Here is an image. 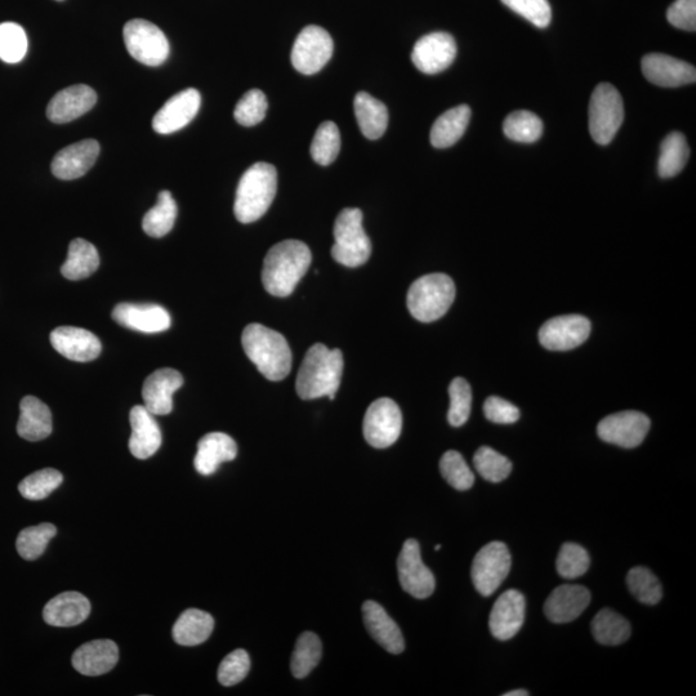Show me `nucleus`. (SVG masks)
Segmentation results:
<instances>
[{"mask_svg": "<svg viewBox=\"0 0 696 696\" xmlns=\"http://www.w3.org/2000/svg\"><path fill=\"white\" fill-rule=\"evenodd\" d=\"M502 3L539 29L551 24L552 10L548 0H502Z\"/></svg>", "mask_w": 696, "mask_h": 696, "instance_id": "50", "label": "nucleus"}, {"mask_svg": "<svg viewBox=\"0 0 696 696\" xmlns=\"http://www.w3.org/2000/svg\"><path fill=\"white\" fill-rule=\"evenodd\" d=\"M334 43L327 30L310 25L298 35L292 49L293 68L303 75L319 73L332 58Z\"/></svg>", "mask_w": 696, "mask_h": 696, "instance_id": "11", "label": "nucleus"}, {"mask_svg": "<svg viewBox=\"0 0 696 696\" xmlns=\"http://www.w3.org/2000/svg\"><path fill=\"white\" fill-rule=\"evenodd\" d=\"M119 660L118 645L111 640H95L80 646L73 655V666L84 676L110 672Z\"/></svg>", "mask_w": 696, "mask_h": 696, "instance_id": "28", "label": "nucleus"}, {"mask_svg": "<svg viewBox=\"0 0 696 696\" xmlns=\"http://www.w3.org/2000/svg\"><path fill=\"white\" fill-rule=\"evenodd\" d=\"M593 637L601 645H622L631 636V624L614 610L604 609L596 615L591 624Z\"/></svg>", "mask_w": 696, "mask_h": 696, "instance_id": "35", "label": "nucleus"}, {"mask_svg": "<svg viewBox=\"0 0 696 696\" xmlns=\"http://www.w3.org/2000/svg\"><path fill=\"white\" fill-rule=\"evenodd\" d=\"M511 553L506 544H486L472 562V583L481 596H492L508 577L511 570Z\"/></svg>", "mask_w": 696, "mask_h": 696, "instance_id": "9", "label": "nucleus"}, {"mask_svg": "<svg viewBox=\"0 0 696 696\" xmlns=\"http://www.w3.org/2000/svg\"><path fill=\"white\" fill-rule=\"evenodd\" d=\"M28 37L22 26L15 22L0 24V60L7 64H17L28 53Z\"/></svg>", "mask_w": 696, "mask_h": 696, "instance_id": "43", "label": "nucleus"}, {"mask_svg": "<svg viewBox=\"0 0 696 696\" xmlns=\"http://www.w3.org/2000/svg\"><path fill=\"white\" fill-rule=\"evenodd\" d=\"M397 573L401 587L410 596L423 600L435 592L436 580L432 571L422 560L421 547L416 539H408L404 543L399 559Z\"/></svg>", "mask_w": 696, "mask_h": 696, "instance_id": "12", "label": "nucleus"}, {"mask_svg": "<svg viewBox=\"0 0 696 696\" xmlns=\"http://www.w3.org/2000/svg\"><path fill=\"white\" fill-rule=\"evenodd\" d=\"M591 602V593L577 584H564L553 590L544 604V614L553 623L573 622L582 615Z\"/></svg>", "mask_w": 696, "mask_h": 696, "instance_id": "24", "label": "nucleus"}, {"mask_svg": "<svg viewBox=\"0 0 696 696\" xmlns=\"http://www.w3.org/2000/svg\"><path fill=\"white\" fill-rule=\"evenodd\" d=\"M278 190V172L269 163L253 164L240 178L234 204L236 218L242 223L260 220L274 202Z\"/></svg>", "mask_w": 696, "mask_h": 696, "instance_id": "4", "label": "nucleus"}, {"mask_svg": "<svg viewBox=\"0 0 696 696\" xmlns=\"http://www.w3.org/2000/svg\"><path fill=\"white\" fill-rule=\"evenodd\" d=\"M98 155L100 144L96 140L88 138L77 142L56 154L52 162V173L60 180H77L95 165Z\"/></svg>", "mask_w": 696, "mask_h": 696, "instance_id": "22", "label": "nucleus"}, {"mask_svg": "<svg viewBox=\"0 0 696 696\" xmlns=\"http://www.w3.org/2000/svg\"><path fill=\"white\" fill-rule=\"evenodd\" d=\"M543 122L532 111L519 110L507 116L503 132L510 140L521 144H533L543 135Z\"/></svg>", "mask_w": 696, "mask_h": 696, "instance_id": "39", "label": "nucleus"}, {"mask_svg": "<svg viewBox=\"0 0 696 696\" xmlns=\"http://www.w3.org/2000/svg\"><path fill=\"white\" fill-rule=\"evenodd\" d=\"M113 319L124 328L147 334L165 332L172 324L169 312L155 303H119Z\"/></svg>", "mask_w": 696, "mask_h": 696, "instance_id": "17", "label": "nucleus"}, {"mask_svg": "<svg viewBox=\"0 0 696 696\" xmlns=\"http://www.w3.org/2000/svg\"><path fill=\"white\" fill-rule=\"evenodd\" d=\"M96 102V92L91 87L78 84L62 89L52 98L47 107V116L56 124L73 122L88 113Z\"/></svg>", "mask_w": 696, "mask_h": 696, "instance_id": "23", "label": "nucleus"}, {"mask_svg": "<svg viewBox=\"0 0 696 696\" xmlns=\"http://www.w3.org/2000/svg\"><path fill=\"white\" fill-rule=\"evenodd\" d=\"M202 105V96L195 88H187L165 102L153 119V128L160 135H171L193 122Z\"/></svg>", "mask_w": 696, "mask_h": 696, "instance_id": "16", "label": "nucleus"}, {"mask_svg": "<svg viewBox=\"0 0 696 696\" xmlns=\"http://www.w3.org/2000/svg\"><path fill=\"white\" fill-rule=\"evenodd\" d=\"M669 24L685 31L696 30V0H676L667 11Z\"/></svg>", "mask_w": 696, "mask_h": 696, "instance_id": "53", "label": "nucleus"}, {"mask_svg": "<svg viewBox=\"0 0 696 696\" xmlns=\"http://www.w3.org/2000/svg\"><path fill=\"white\" fill-rule=\"evenodd\" d=\"M184 386V377L171 368L158 369L146 378L142 397L154 416H167L173 410V394Z\"/></svg>", "mask_w": 696, "mask_h": 696, "instance_id": "20", "label": "nucleus"}, {"mask_svg": "<svg viewBox=\"0 0 696 696\" xmlns=\"http://www.w3.org/2000/svg\"><path fill=\"white\" fill-rule=\"evenodd\" d=\"M457 56V43L448 33H431L418 40L413 48L412 61L423 74L441 73L453 64Z\"/></svg>", "mask_w": 696, "mask_h": 696, "instance_id": "15", "label": "nucleus"}, {"mask_svg": "<svg viewBox=\"0 0 696 696\" xmlns=\"http://www.w3.org/2000/svg\"><path fill=\"white\" fill-rule=\"evenodd\" d=\"M249 669H251V658L247 651L243 649L232 651L222 660L218 668V681L227 687L238 685L248 676Z\"/></svg>", "mask_w": 696, "mask_h": 696, "instance_id": "51", "label": "nucleus"}, {"mask_svg": "<svg viewBox=\"0 0 696 696\" xmlns=\"http://www.w3.org/2000/svg\"><path fill=\"white\" fill-rule=\"evenodd\" d=\"M454 298V281L448 275H425L409 288L408 309L414 319L432 323L443 318L453 305Z\"/></svg>", "mask_w": 696, "mask_h": 696, "instance_id": "5", "label": "nucleus"}, {"mask_svg": "<svg viewBox=\"0 0 696 696\" xmlns=\"http://www.w3.org/2000/svg\"><path fill=\"white\" fill-rule=\"evenodd\" d=\"M624 120V105L618 89L609 83L599 84L590 102V132L596 144L609 145Z\"/></svg>", "mask_w": 696, "mask_h": 696, "instance_id": "7", "label": "nucleus"}, {"mask_svg": "<svg viewBox=\"0 0 696 696\" xmlns=\"http://www.w3.org/2000/svg\"><path fill=\"white\" fill-rule=\"evenodd\" d=\"M529 693L526 690H513L510 693L504 694V696H528Z\"/></svg>", "mask_w": 696, "mask_h": 696, "instance_id": "54", "label": "nucleus"}, {"mask_svg": "<svg viewBox=\"0 0 696 696\" xmlns=\"http://www.w3.org/2000/svg\"><path fill=\"white\" fill-rule=\"evenodd\" d=\"M641 66L645 78L658 87L677 88L696 80L694 66L672 56L651 53L642 58Z\"/></svg>", "mask_w": 696, "mask_h": 696, "instance_id": "18", "label": "nucleus"}, {"mask_svg": "<svg viewBox=\"0 0 696 696\" xmlns=\"http://www.w3.org/2000/svg\"><path fill=\"white\" fill-rule=\"evenodd\" d=\"M476 471L489 483H502L510 476L512 463L504 455L495 452L489 446L477 450L474 457Z\"/></svg>", "mask_w": 696, "mask_h": 696, "instance_id": "44", "label": "nucleus"}, {"mask_svg": "<svg viewBox=\"0 0 696 696\" xmlns=\"http://www.w3.org/2000/svg\"><path fill=\"white\" fill-rule=\"evenodd\" d=\"M129 421L132 426V436L129 439V450L133 457L147 459L153 457L162 446V431L154 414L145 408V405L133 406Z\"/></svg>", "mask_w": 696, "mask_h": 696, "instance_id": "25", "label": "nucleus"}, {"mask_svg": "<svg viewBox=\"0 0 696 696\" xmlns=\"http://www.w3.org/2000/svg\"><path fill=\"white\" fill-rule=\"evenodd\" d=\"M100 266L95 245L84 239H75L70 243L68 260L61 267V274L68 280H83L89 278Z\"/></svg>", "mask_w": 696, "mask_h": 696, "instance_id": "34", "label": "nucleus"}, {"mask_svg": "<svg viewBox=\"0 0 696 696\" xmlns=\"http://www.w3.org/2000/svg\"><path fill=\"white\" fill-rule=\"evenodd\" d=\"M526 601L520 591L508 590L495 601L489 618L492 635L499 641L511 640L524 626Z\"/></svg>", "mask_w": 696, "mask_h": 696, "instance_id": "19", "label": "nucleus"}, {"mask_svg": "<svg viewBox=\"0 0 696 696\" xmlns=\"http://www.w3.org/2000/svg\"><path fill=\"white\" fill-rule=\"evenodd\" d=\"M450 408L448 421L453 427H461L471 414L472 390L466 379L455 378L449 386Z\"/></svg>", "mask_w": 696, "mask_h": 696, "instance_id": "48", "label": "nucleus"}, {"mask_svg": "<svg viewBox=\"0 0 696 696\" xmlns=\"http://www.w3.org/2000/svg\"><path fill=\"white\" fill-rule=\"evenodd\" d=\"M238 455V445L231 436L223 432H212L200 439L198 453L195 455V470L200 475H213L223 462L234 461Z\"/></svg>", "mask_w": 696, "mask_h": 696, "instance_id": "29", "label": "nucleus"}, {"mask_svg": "<svg viewBox=\"0 0 696 696\" xmlns=\"http://www.w3.org/2000/svg\"><path fill=\"white\" fill-rule=\"evenodd\" d=\"M363 618L370 636L390 654H401L405 641L401 629L381 605L374 601L364 602Z\"/></svg>", "mask_w": 696, "mask_h": 696, "instance_id": "26", "label": "nucleus"}, {"mask_svg": "<svg viewBox=\"0 0 696 696\" xmlns=\"http://www.w3.org/2000/svg\"><path fill=\"white\" fill-rule=\"evenodd\" d=\"M440 471L448 484L452 485L454 489L461 490V492L471 489L475 483L474 472L468 467L462 454L455 452V450H449L443 455L440 461Z\"/></svg>", "mask_w": 696, "mask_h": 696, "instance_id": "47", "label": "nucleus"}, {"mask_svg": "<svg viewBox=\"0 0 696 696\" xmlns=\"http://www.w3.org/2000/svg\"><path fill=\"white\" fill-rule=\"evenodd\" d=\"M342 373V352L316 343L307 351L298 372L297 394L302 400H314L324 396L333 400L341 385Z\"/></svg>", "mask_w": 696, "mask_h": 696, "instance_id": "2", "label": "nucleus"}, {"mask_svg": "<svg viewBox=\"0 0 696 696\" xmlns=\"http://www.w3.org/2000/svg\"><path fill=\"white\" fill-rule=\"evenodd\" d=\"M52 413L38 397L26 396L21 400L17 434L28 441L47 439L52 434Z\"/></svg>", "mask_w": 696, "mask_h": 696, "instance_id": "30", "label": "nucleus"}, {"mask_svg": "<svg viewBox=\"0 0 696 696\" xmlns=\"http://www.w3.org/2000/svg\"><path fill=\"white\" fill-rule=\"evenodd\" d=\"M627 584L632 595L642 604L657 605L662 600V584L653 571L637 566L629 571Z\"/></svg>", "mask_w": 696, "mask_h": 696, "instance_id": "42", "label": "nucleus"}, {"mask_svg": "<svg viewBox=\"0 0 696 696\" xmlns=\"http://www.w3.org/2000/svg\"><path fill=\"white\" fill-rule=\"evenodd\" d=\"M590 555L577 543H565L557 557V573L565 579H577L590 569Z\"/></svg>", "mask_w": 696, "mask_h": 696, "instance_id": "46", "label": "nucleus"}, {"mask_svg": "<svg viewBox=\"0 0 696 696\" xmlns=\"http://www.w3.org/2000/svg\"><path fill=\"white\" fill-rule=\"evenodd\" d=\"M310 248L300 240L275 244L263 261V287L275 297H288L311 265Z\"/></svg>", "mask_w": 696, "mask_h": 696, "instance_id": "1", "label": "nucleus"}, {"mask_svg": "<svg viewBox=\"0 0 696 696\" xmlns=\"http://www.w3.org/2000/svg\"><path fill=\"white\" fill-rule=\"evenodd\" d=\"M471 109L467 105H459L446 111L437 118L431 129V145L436 149H446L461 140L470 124Z\"/></svg>", "mask_w": 696, "mask_h": 696, "instance_id": "31", "label": "nucleus"}, {"mask_svg": "<svg viewBox=\"0 0 696 696\" xmlns=\"http://www.w3.org/2000/svg\"><path fill=\"white\" fill-rule=\"evenodd\" d=\"M214 619L203 610L187 609L173 626V640L181 646L203 644L211 637Z\"/></svg>", "mask_w": 696, "mask_h": 696, "instance_id": "32", "label": "nucleus"}, {"mask_svg": "<svg viewBox=\"0 0 696 696\" xmlns=\"http://www.w3.org/2000/svg\"><path fill=\"white\" fill-rule=\"evenodd\" d=\"M51 343L58 354L78 363L97 359L102 350L100 339L83 328H56L51 333Z\"/></svg>", "mask_w": 696, "mask_h": 696, "instance_id": "21", "label": "nucleus"}, {"mask_svg": "<svg viewBox=\"0 0 696 696\" xmlns=\"http://www.w3.org/2000/svg\"><path fill=\"white\" fill-rule=\"evenodd\" d=\"M650 430V419L644 413L620 412L602 419L597 434L605 443L632 449L641 445Z\"/></svg>", "mask_w": 696, "mask_h": 696, "instance_id": "13", "label": "nucleus"}, {"mask_svg": "<svg viewBox=\"0 0 696 696\" xmlns=\"http://www.w3.org/2000/svg\"><path fill=\"white\" fill-rule=\"evenodd\" d=\"M690 149L686 137L680 132H672L664 138L660 146L658 173L662 178L677 176L689 160Z\"/></svg>", "mask_w": 696, "mask_h": 696, "instance_id": "36", "label": "nucleus"}, {"mask_svg": "<svg viewBox=\"0 0 696 696\" xmlns=\"http://www.w3.org/2000/svg\"><path fill=\"white\" fill-rule=\"evenodd\" d=\"M591 334L590 320L580 315L557 316L539 330V341L550 351H569L583 345Z\"/></svg>", "mask_w": 696, "mask_h": 696, "instance_id": "14", "label": "nucleus"}, {"mask_svg": "<svg viewBox=\"0 0 696 696\" xmlns=\"http://www.w3.org/2000/svg\"><path fill=\"white\" fill-rule=\"evenodd\" d=\"M267 98L260 89H251L240 98L234 110L236 122L243 127H253L265 119L267 113Z\"/></svg>", "mask_w": 696, "mask_h": 696, "instance_id": "49", "label": "nucleus"}, {"mask_svg": "<svg viewBox=\"0 0 696 696\" xmlns=\"http://www.w3.org/2000/svg\"><path fill=\"white\" fill-rule=\"evenodd\" d=\"M341 150V133L333 122H324L316 129L311 144V156L315 163L329 165L337 159Z\"/></svg>", "mask_w": 696, "mask_h": 696, "instance_id": "41", "label": "nucleus"}, {"mask_svg": "<svg viewBox=\"0 0 696 696\" xmlns=\"http://www.w3.org/2000/svg\"><path fill=\"white\" fill-rule=\"evenodd\" d=\"M403 430V414L394 400L382 397L369 406L364 417V437L369 445L386 449L394 445Z\"/></svg>", "mask_w": 696, "mask_h": 696, "instance_id": "10", "label": "nucleus"}, {"mask_svg": "<svg viewBox=\"0 0 696 696\" xmlns=\"http://www.w3.org/2000/svg\"><path fill=\"white\" fill-rule=\"evenodd\" d=\"M62 481H64V476L60 471L46 468V470H40L25 477L19 485V492L22 497L29 499V501H42L49 494L55 492Z\"/></svg>", "mask_w": 696, "mask_h": 696, "instance_id": "45", "label": "nucleus"}, {"mask_svg": "<svg viewBox=\"0 0 696 696\" xmlns=\"http://www.w3.org/2000/svg\"><path fill=\"white\" fill-rule=\"evenodd\" d=\"M57 2H62V0H57Z\"/></svg>", "mask_w": 696, "mask_h": 696, "instance_id": "56", "label": "nucleus"}, {"mask_svg": "<svg viewBox=\"0 0 696 696\" xmlns=\"http://www.w3.org/2000/svg\"><path fill=\"white\" fill-rule=\"evenodd\" d=\"M334 260L346 267H359L369 260L372 244L363 227V212L346 208L334 223Z\"/></svg>", "mask_w": 696, "mask_h": 696, "instance_id": "6", "label": "nucleus"}, {"mask_svg": "<svg viewBox=\"0 0 696 696\" xmlns=\"http://www.w3.org/2000/svg\"><path fill=\"white\" fill-rule=\"evenodd\" d=\"M356 120L363 135L369 140H378L385 135L388 126V110L383 102L360 92L354 102Z\"/></svg>", "mask_w": 696, "mask_h": 696, "instance_id": "33", "label": "nucleus"}, {"mask_svg": "<svg viewBox=\"0 0 696 696\" xmlns=\"http://www.w3.org/2000/svg\"><path fill=\"white\" fill-rule=\"evenodd\" d=\"M91 614V602L79 592L53 597L43 610L44 622L52 627H75Z\"/></svg>", "mask_w": 696, "mask_h": 696, "instance_id": "27", "label": "nucleus"}, {"mask_svg": "<svg viewBox=\"0 0 696 696\" xmlns=\"http://www.w3.org/2000/svg\"><path fill=\"white\" fill-rule=\"evenodd\" d=\"M440 548H441L440 544H437V546L435 547V550L440 551Z\"/></svg>", "mask_w": 696, "mask_h": 696, "instance_id": "55", "label": "nucleus"}, {"mask_svg": "<svg viewBox=\"0 0 696 696\" xmlns=\"http://www.w3.org/2000/svg\"><path fill=\"white\" fill-rule=\"evenodd\" d=\"M242 343L245 354L263 377L272 382L283 381L292 369V351L287 339L261 324L245 327Z\"/></svg>", "mask_w": 696, "mask_h": 696, "instance_id": "3", "label": "nucleus"}, {"mask_svg": "<svg viewBox=\"0 0 696 696\" xmlns=\"http://www.w3.org/2000/svg\"><path fill=\"white\" fill-rule=\"evenodd\" d=\"M57 534L56 526L44 522L22 530L17 537L16 548L24 560L33 561L43 555L49 541Z\"/></svg>", "mask_w": 696, "mask_h": 696, "instance_id": "40", "label": "nucleus"}, {"mask_svg": "<svg viewBox=\"0 0 696 696\" xmlns=\"http://www.w3.org/2000/svg\"><path fill=\"white\" fill-rule=\"evenodd\" d=\"M127 51L135 60L146 66H160L169 56L167 37L153 22L132 20L123 30Z\"/></svg>", "mask_w": 696, "mask_h": 696, "instance_id": "8", "label": "nucleus"}, {"mask_svg": "<svg viewBox=\"0 0 696 696\" xmlns=\"http://www.w3.org/2000/svg\"><path fill=\"white\" fill-rule=\"evenodd\" d=\"M177 213V203L172 194L169 191H162L158 195V203L145 214L142 229L151 238H163L173 229Z\"/></svg>", "mask_w": 696, "mask_h": 696, "instance_id": "37", "label": "nucleus"}, {"mask_svg": "<svg viewBox=\"0 0 696 696\" xmlns=\"http://www.w3.org/2000/svg\"><path fill=\"white\" fill-rule=\"evenodd\" d=\"M323 655L320 638L312 632L302 633L294 648L290 671L296 678H305L318 666Z\"/></svg>", "mask_w": 696, "mask_h": 696, "instance_id": "38", "label": "nucleus"}, {"mask_svg": "<svg viewBox=\"0 0 696 696\" xmlns=\"http://www.w3.org/2000/svg\"><path fill=\"white\" fill-rule=\"evenodd\" d=\"M484 414L490 422L499 423V425H511L520 418L519 408L498 396H490L485 401Z\"/></svg>", "mask_w": 696, "mask_h": 696, "instance_id": "52", "label": "nucleus"}]
</instances>
